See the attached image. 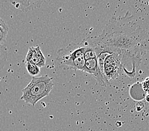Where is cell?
Here are the masks:
<instances>
[{
  "label": "cell",
  "instance_id": "cell-1",
  "mask_svg": "<svg viewBox=\"0 0 149 131\" xmlns=\"http://www.w3.org/2000/svg\"><path fill=\"white\" fill-rule=\"evenodd\" d=\"M95 38L99 43L129 53L136 59L149 50V32L138 25L132 16L112 18L102 33Z\"/></svg>",
  "mask_w": 149,
  "mask_h": 131
},
{
  "label": "cell",
  "instance_id": "cell-2",
  "mask_svg": "<svg viewBox=\"0 0 149 131\" xmlns=\"http://www.w3.org/2000/svg\"><path fill=\"white\" fill-rule=\"evenodd\" d=\"M88 44V39H86L81 43H72L60 49L56 59L58 65L64 69L84 71L86 62L84 56Z\"/></svg>",
  "mask_w": 149,
  "mask_h": 131
},
{
  "label": "cell",
  "instance_id": "cell-3",
  "mask_svg": "<svg viewBox=\"0 0 149 131\" xmlns=\"http://www.w3.org/2000/svg\"><path fill=\"white\" fill-rule=\"evenodd\" d=\"M54 88L53 78L48 75L33 76L29 83L22 91L20 100L27 104L34 106L42 98L49 96Z\"/></svg>",
  "mask_w": 149,
  "mask_h": 131
},
{
  "label": "cell",
  "instance_id": "cell-4",
  "mask_svg": "<svg viewBox=\"0 0 149 131\" xmlns=\"http://www.w3.org/2000/svg\"><path fill=\"white\" fill-rule=\"evenodd\" d=\"M134 61L136 59L126 52L117 50L105 59L103 67L102 75L106 81L110 84V81L119 76V72L125 64V61Z\"/></svg>",
  "mask_w": 149,
  "mask_h": 131
},
{
  "label": "cell",
  "instance_id": "cell-5",
  "mask_svg": "<svg viewBox=\"0 0 149 131\" xmlns=\"http://www.w3.org/2000/svg\"><path fill=\"white\" fill-rule=\"evenodd\" d=\"M84 72L91 74L101 86H107L109 85V84L105 80L104 77L103 76L100 68H99L97 58L86 61Z\"/></svg>",
  "mask_w": 149,
  "mask_h": 131
},
{
  "label": "cell",
  "instance_id": "cell-6",
  "mask_svg": "<svg viewBox=\"0 0 149 131\" xmlns=\"http://www.w3.org/2000/svg\"><path fill=\"white\" fill-rule=\"evenodd\" d=\"M26 62H30L38 66L39 68H42L45 66L46 58L42 54L39 45L36 47H30L26 57Z\"/></svg>",
  "mask_w": 149,
  "mask_h": 131
},
{
  "label": "cell",
  "instance_id": "cell-7",
  "mask_svg": "<svg viewBox=\"0 0 149 131\" xmlns=\"http://www.w3.org/2000/svg\"><path fill=\"white\" fill-rule=\"evenodd\" d=\"M48 0H10V2L17 9L24 12L40 8L42 5Z\"/></svg>",
  "mask_w": 149,
  "mask_h": 131
},
{
  "label": "cell",
  "instance_id": "cell-8",
  "mask_svg": "<svg viewBox=\"0 0 149 131\" xmlns=\"http://www.w3.org/2000/svg\"><path fill=\"white\" fill-rule=\"evenodd\" d=\"M8 33V27L0 18V45H4Z\"/></svg>",
  "mask_w": 149,
  "mask_h": 131
},
{
  "label": "cell",
  "instance_id": "cell-9",
  "mask_svg": "<svg viewBox=\"0 0 149 131\" xmlns=\"http://www.w3.org/2000/svg\"><path fill=\"white\" fill-rule=\"evenodd\" d=\"M88 44L86 48V50H85L84 56V59L86 61L97 58V52H96L95 47H93V45L91 44L90 40H88Z\"/></svg>",
  "mask_w": 149,
  "mask_h": 131
},
{
  "label": "cell",
  "instance_id": "cell-10",
  "mask_svg": "<svg viewBox=\"0 0 149 131\" xmlns=\"http://www.w3.org/2000/svg\"><path fill=\"white\" fill-rule=\"evenodd\" d=\"M8 58V52L6 46L0 45V71L4 68Z\"/></svg>",
  "mask_w": 149,
  "mask_h": 131
},
{
  "label": "cell",
  "instance_id": "cell-11",
  "mask_svg": "<svg viewBox=\"0 0 149 131\" xmlns=\"http://www.w3.org/2000/svg\"><path fill=\"white\" fill-rule=\"evenodd\" d=\"M26 67L28 73L32 76H36L40 73V68L30 62H26Z\"/></svg>",
  "mask_w": 149,
  "mask_h": 131
},
{
  "label": "cell",
  "instance_id": "cell-12",
  "mask_svg": "<svg viewBox=\"0 0 149 131\" xmlns=\"http://www.w3.org/2000/svg\"><path fill=\"white\" fill-rule=\"evenodd\" d=\"M141 86H142L143 90L145 92H147L149 90V77H147L146 79H145L142 83H141Z\"/></svg>",
  "mask_w": 149,
  "mask_h": 131
},
{
  "label": "cell",
  "instance_id": "cell-13",
  "mask_svg": "<svg viewBox=\"0 0 149 131\" xmlns=\"http://www.w3.org/2000/svg\"><path fill=\"white\" fill-rule=\"evenodd\" d=\"M145 100L147 101V102L149 103V95L148 94H147L146 95V97H145Z\"/></svg>",
  "mask_w": 149,
  "mask_h": 131
},
{
  "label": "cell",
  "instance_id": "cell-14",
  "mask_svg": "<svg viewBox=\"0 0 149 131\" xmlns=\"http://www.w3.org/2000/svg\"><path fill=\"white\" fill-rule=\"evenodd\" d=\"M147 93H148V95H149V90H148V91H147Z\"/></svg>",
  "mask_w": 149,
  "mask_h": 131
}]
</instances>
